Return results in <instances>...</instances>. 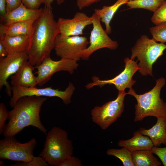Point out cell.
I'll use <instances>...</instances> for the list:
<instances>
[{
    "label": "cell",
    "mask_w": 166,
    "mask_h": 166,
    "mask_svg": "<svg viewBox=\"0 0 166 166\" xmlns=\"http://www.w3.org/2000/svg\"><path fill=\"white\" fill-rule=\"evenodd\" d=\"M59 33L52 7L45 6L41 15L34 23L27 50L28 61L34 67L50 57L54 48L56 38Z\"/></svg>",
    "instance_id": "1"
},
{
    "label": "cell",
    "mask_w": 166,
    "mask_h": 166,
    "mask_svg": "<svg viewBox=\"0 0 166 166\" xmlns=\"http://www.w3.org/2000/svg\"><path fill=\"white\" fill-rule=\"evenodd\" d=\"M44 97L25 96L18 99L13 109L9 111L8 122L3 131L5 137L14 136L26 127L31 126L47 134L42 124L40 113L46 100Z\"/></svg>",
    "instance_id": "2"
},
{
    "label": "cell",
    "mask_w": 166,
    "mask_h": 166,
    "mask_svg": "<svg viewBox=\"0 0 166 166\" xmlns=\"http://www.w3.org/2000/svg\"><path fill=\"white\" fill-rule=\"evenodd\" d=\"M165 80L161 77L156 80L155 86L148 92L138 94L132 88L127 93L136 99L134 121H141L145 117L152 116L156 118L166 116V103L160 98L161 89L164 86Z\"/></svg>",
    "instance_id": "3"
},
{
    "label": "cell",
    "mask_w": 166,
    "mask_h": 166,
    "mask_svg": "<svg viewBox=\"0 0 166 166\" xmlns=\"http://www.w3.org/2000/svg\"><path fill=\"white\" fill-rule=\"evenodd\" d=\"M73 146L67 132L55 126L47 133L44 146L39 156L51 166H59L72 156Z\"/></svg>",
    "instance_id": "4"
},
{
    "label": "cell",
    "mask_w": 166,
    "mask_h": 166,
    "mask_svg": "<svg viewBox=\"0 0 166 166\" xmlns=\"http://www.w3.org/2000/svg\"><path fill=\"white\" fill-rule=\"evenodd\" d=\"M166 49V44L158 43L153 38L146 35L141 36L131 49L130 59L137 58L139 72L143 76H152V66L158 59L163 55Z\"/></svg>",
    "instance_id": "5"
},
{
    "label": "cell",
    "mask_w": 166,
    "mask_h": 166,
    "mask_svg": "<svg viewBox=\"0 0 166 166\" xmlns=\"http://www.w3.org/2000/svg\"><path fill=\"white\" fill-rule=\"evenodd\" d=\"M37 144L32 138L28 142L22 143L14 136L5 137L0 140V159L18 162H28L33 159L34 151Z\"/></svg>",
    "instance_id": "6"
},
{
    "label": "cell",
    "mask_w": 166,
    "mask_h": 166,
    "mask_svg": "<svg viewBox=\"0 0 166 166\" xmlns=\"http://www.w3.org/2000/svg\"><path fill=\"white\" fill-rule=\"evenodd\" d=\"M127 94L124 91H118L114 100L109 101L101 106H96L91 112L93 122L103 130L108 128L120 117L124 110V101Z\"/></svg>",
    "instance_id": "7"
},
{
    "label": "cell",
    "mask_w": 166,
    "mask_h": 166,
    "mask_svg": "<svg viewBox=\"0 0 166 166\" xmlns=\"http://www.w3.org/2000/svg\"><path fill=\"white\" fill-rule=\"evenodd\" d=\"M75 89V87L71 82L69 83L64 91L53 89L51 87L38 88L36 87H26L14 85L12 86V96L9 105L13 108L18 99L22 97L30 96L57 97L61 99L65 104L68 105L71 102V98Z\"/></svg>",
    "instance_id": "8"
},
{
    "label": "cell",
    "mask_w": 166,
    "mask_h": 166,
    "mask_svg": "<svg viewBox=\"0 0 166 166\" xmlns=\"http://www.w3.org/2000/svg\"><path fill=\"white\" fill-rule=\"evenodd\" d=\"M89 43L85 36H77L65 37L59 34L57 36L54 49L56 55L61 58L78 61L82 52Z\"/></svg>",
    "instance_id": "9"
},
{
    "label": "cell",
    "mask_w": 166,
    "mask_h": 166,
    "mask_svg": "<svg viewBox=\"0 0 166 166\" xmlns=\"http://www.w3.org/2000/svg\"><path fill=\"white\" fill-rule=\"evenodd\" d=\"M91 17L93 29L90 36V45L82 52L81 55V59L84 60H88L97 50L103 48L115 50L118 46L117 42L112 40L102 27L100 17L95 13Z\"/></svg>",
    "instance_id": "10"
},
{
    "label": "cell",
    "mask_w": 166,
    "mask_h": 166,
    "mask_svg": "<svg viewBox=\"0 0 166 166\" xmlns=\"http://www.w3.org/2000/svg\"><path fill=\"white\" fill-rule=\"evenodd\" d=\"M124 70L115 77L109 80H101L97 77L93 76L92 78L93 82L88 83L85 86L86 88L89 89L95 86L102 87L107 84L114 85L118 91L132 88L136 81L132 79V77L139 69L137 61L128 57L124 59Z\"/></svg>",
    "instance_id": "11"
},
{
    "label": "cell",
    "mask_w": 166,
    "mask_h": 166,
    "mask_svg": "<svg viewBox=\"0 0 166 166\" xmlns=\"http://www.w3.org/2000/svg\"><path fill=\"white\" fill-rule=\"evenodd\" d=\"M78 66L77 61L73 60L61 58L59 61H55L52 60L50 57H48L34 67L37 69V85L42 86L57 72L66 71L72 74Z\"/></svg>",
    "instance_id": "12"
},
{
    "label": "cell",
    "mask_w": 166,
    "mask_h": 166,
    "mask_svg": "<svg viewBox=\"0 0 166 166\" xmlns=\"http://www.w3.org/2000/svg\"><path fill=\"white\" fill-rule=\"evenodd\" d=\"M28 60L27 51L8 54L0 58V89L5 86L6 92L10 97L12 96V86L7 82L8 78L14 74L24 62Z\"/></svg>",
    "instance_id": "13"
},
{
    "label": "cell",
    "mask_w": 166,
    "mask_h": 166,
    "mask_svg": "<svg viewBox=\"0 0 166 166\" xmlns=\"http://www.w3.org/2000/svg\"><path fill=\"white\" fill-rule=\"evenodd\" d=\"M57 22L59 34L65 37L82 35L85 27L92 25L91 16L89 17L81 12H76L72 18H59Z\"/></svg>",
    "instance_id": "14"
},
{
    "label": "cell",
    "mask_w": 166,
    "mask_h": 166,
    "mask_svg": "<svg viewBox=\"0 0 166 166\" xmlns=\"http://www.w3.org/2000/svg\"><path fill=\"white\" fill-rule=\"evenodd\" d=\"M43 8L33 9L28 8L22 3L18 7L7 12L0 18V24L8 25L15 22L29 20L35 21L40 16Z\"/></svg>",
    "instance_id": "15"
},
{
    "label": "cell",
    "mask_w": 166,
    "mask_h": 166,
    "mask_svg": "<svg viewBox=\"0 0 166 166\" xmlns=\"http://www.w3.org/2000/svg\"><path fill=\"white\" fill-rule=\"evenodd\" d=\"M34 68L28 61H25L18 71L11 76V85L26 87H36L38 81L37 76L33 72Z\"/></svg>",
    "instance_id": "16"
},
{
    "label": "cell",
    "mask_w": 166,
    "mask_h": 166,
    "mask_svg": "<svg viewBox=\"0 0 166 166\" xmlns=\"http://www.w3.org/2000/svg\"><path fill=\"white\" fill-rule=\"evenodd\" d=\"M157 119L156 123L151 128L146 129L141 128L139 131L149 137L154 146H158L161 144L166 145V116Z\"/></svg>",
    "instance_id": "17"
},
{
    "label": "cell",
    "mask_w": 166,
    "mask_h": 166,
    "mask_svg": "<svg viewBox=\"0 0 166 166\" xmlns=\"http://www.w3.org/2000/svg\"><path fill=\"white\" fill-rule=\"evenodd\" d=\"M30 36L20 35L14 36H0V42L4 45L8 54L27 51Z\"/></svg>",
    "instance_id": "18"
},
{
    "label": "cell",
    "mask_w": 166,
    "mask_h": 166,
    "mask_svg": "<svg viewBox=\"0 0 166 166\" xmlns=\"http://www.w3.org/2000/svg\"><path fill=\"white\" fill-rule=\"evenodd\" d=\"M120 147H125L131 152L151 149L154 146L149 137L137 131L132 138L127 140H120L117 144Z\"/></svg>",
    "instance_id": "19"
},
{
    "label": "cell",
    "mask_w": 166,
    "mask_h": 166,
    "mask_svg": "<svg viewBox=\"0 0 166 166\" xmlns=\"http://www.w3.org/2000/svg\"><path fill=\"white\" fill-rule=\"evenodd\" d=\"M35 21L20 22L8 25L0 24V36H14L20 35L30 36Z\"/></svg>",
    "instance_id": "20"
},
{
    "label": "cell",
    "mask_w": 166,
    "mask_h": 166,
    "mask_svg": "<svg viewBox=\"0 0 166 166\" xmlns=\"http://www.w3.org/2000/svg\"><path fill=\"white\" fill-rule=\"evenodd\" d=\"M128 1L129 0H117L112 5L104 6L101 9H94V13L100 17L101 21L104 23L105 31L107 34L111 33L110 23L114 15L120 7L127 4Z\"/></svg>",
    "instance_id": "21"
},
{
    "label": "cell",
    "mask_w": 166,
    "mask_h": 166,
    "mask_svg": "<svg viewBox=\"0 0 166 166\" xmlns=\"http://www.w3.org/2000/svg\"><path fill=\"white\" fill-rule=\"evenodd\" d=\"M134 166H159L161 164L151 149L131 152Z\"/></svg>",
    "instance_id": "22"
},
{
    "label": "cell",
    "mask_w": 166,
    "mask_h": 166,
    "mask_svg": "<svg viewBox=\"0 0 166 166\" xmlns=\"http://www.w3.org/2000/svg\"><path fill=\"white\" fill-rule=\"evenodd\" d=\"M166 1V0H134L127 3L129 8L143 9L154 12Z\"/></svg>",
    "instance_id": "23"
},
{
    "label": "cell",
    "mask_w": 166,
    "mask_h": 166,
    "mask_svg": "<svg viewBox=\"0 0 166 166\" xmlns=\"http://www.w3.org/2000/svg\"><path fill=\"white\" fill-rule=\"evenodd\" d=\"M106 153L108 155L113 156L119 159L124 166H134L131 152L125 147L120 149H108Z\"/></svg>",
    "instance_id": "24"
},
{
    "label": "cell",
    "mask_w": 166,
    "mask_h": 166,
    "mask_svg": "<svg viewBox=\"0 0 166 166\" xmlns=\"http://www.w3.org/2000/svg\"><path fill=\"white\" fill-rule=\"evenodd\" d=\"M152 38L156 42H166V22L160 23L149 28Z\"/></svg>",
    "instance_id": "25"
},
{
    "label": "cell",
    "mask_w": 166,
    "mask_h": 166,
    "mask_svg": "<svg viewBox=\"0 0 166 166\" xmlns=\"http://www.w3.org/2000/svg\"><path fill=\"white\" fill-rule=\"evenodd\" d=\"M151 21L156 25L166 22V1L154 12Z\"/></svg>",
    "instance_id": "26"
},
{
    "label": "cell",
    "mask_w": 166,
    "mask_h": 166,
    "mask_svg": "<svg viewBox=\"0 0 166 166\" xmlns=\"http://www.w3.org/2000/svg\"><path fill=\"white\" fill-rule=\"evenodd\" d=\"M48 164L40 156H34L31 161L28 162H18L10 165V166H48Z\"/></svg>",
    "instance_id": "27"
},
{
    "label": "cell",
    "mask_w": 166,
    "mask_h": 166,
    "mask_svg": "<svg viewBox=\"0 0 166 166\" xmlns=\"http://www.w3.org/2000/svg\"><path fill=\"white\" fill-rule=\"evenodd\" d=\"M9 111L7 109L5 105L3 103L0 104V134L3 133L6 124V121L8 119Z\"/></svg>",
    "instance_id": "28"
},
{
    "label": "cell",
    "mask_w": 166,
    "mask_h": 166,
    "mask_svg": "<svg viewBox=\"0 0 166 166\" xmlns=\"http://www.w3.org/2000/svg\"><path fill=\"white\" fill-rule=\"evenodd\" d=\"M151 150L152 153L159 158L163 165L166 166V147L160 148L154 146Z\"/></svg>",
    "instance_id": "29"
},
{
    "label": "cell",
    "mask_w": 166,
    "mask_h": 166,
    "mask_svg": "<svg viewBox=\"0 0 166 166\" xmlns=\"http://www.w3.org/2000/svg\"><path fill=\"white\" fill-rule=\"evenodd\" d=\"M82 165L81 162L79 159L72 156L61 163L59 166H82Z\"/></svg>",
    "instance_id": "30"
},
{
    "label": "cell",
    "mask_w": 166,
    "mask_h": 166,
    "mask_svg": "<svg viewBox=\"0 0 166 166\" xmlns=\"http://www.w3.org/2000/svg\"><path fill=\"white\" fill-rule=\"evenodd\" d=\"M44 0H22L24 5L28 8L38 9L42 4L44 3Z\"/></svg>",
    "instance_id": "31"
},
{
    "label": "cell",
    "mask_w": 166,
    "mask_h": 166,
    "mask_svg": "<svg viewBox=\"0 0 166 166\" xmlns=\"http://www.w3.org/2000/svg\"><path fill=\"white\" fill-rule=\"evenodd\" d=\"M102 0H77V6L80 10L89 6Z\"/></svg>",
    "instance_id": "32"
},
{
    "label": "cell",
    "mask_w": 166,
    "mask_h": 166,
    "mask_svg": "<svg viewBox=\"0 0 166 166\" xmlns=\"http://www.w3.org/2000/svg\"><path fill=\"white\" fill-rule=\"evenodd\" d=\"M6 1L7 12L15 9L22 3V0H6Z\"/></svg>",
    "instance_id": "33"
},
{
    "label": "cell",
    "mask_w": 166,
    "mask_h": 166,
    "mask_svg": "<svg viewBox=\"0 0 166 166\" xmlns=\"http://www.w3.org/2000/svg\"><path fill=\"white\" fill-rule=\"evenodd\" d=\"M6 12V0H0V18L3 16Z\"/></svg>",
    "instance_id": "34"
},
{
    "label": "cell",
    "mask_w": 166,
    "mask_h": 166,
    "mask_svg": "<svg viewBox=\"0 0 166 166\" xmlns=\"http://www.w3.org/2000/svg\"><path fill=\"white\" fill-rule=\"evenodd\" d=\"M8 55L6 49L4 45L0 42V57L3 58Z\"/></svg>",
    "instance_id": "35"
},
{
    "label": "cell",
    "mask_w": 166,
    "mask_h": 166,
    "mask_svg": "<svg viewBox=\"0 0 166 166\" xmlns=\"http://www.w3.org/2000/svg\"><path fill=\"white\" fill-rule=\"evenodd\" d=\"M54 1H56L57 4L58 5L63 4L65 0H44V4L45 6H51V3Z\"/></svg>",
    "instance_id": "36"
},
{
    "label": "cell",
    "mask_w": 166,
    "mask_h": 166,
    "mask_svg": "<svg viewBox=\"0 0 166 166\" xmlns=\"http://www.w3.org/2000/svg\"><path fill=\"white\" fill-rule=\"evenodd\" d=\"M4 165V162L2 160H0V166H3Z\"/></svg>",
    "instance_id": "37"
},
{
    "label": "cell",
    "mask_w": 166,
    "mask_h": 166,
    "mask_svg": "<svg viewBox=\"0 0 166 166\" xmlns=\"http://www.w3.org/2000/svg\"><path fill=\"white\" fill-rule=\"evenodd\" d=\"M133 0H129V1H133Z\"/></svg>",
    "instance_id": "38"
}]
</instances>
